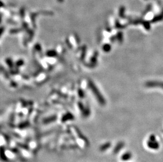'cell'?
Here are the masks:
<instances>
[{
  "instance_id": "6da1fadb",
  "label": "cell",
  "mask_w": 163,
  "mask_h": 162,
  "mask_svg": "<svg viewBox=\"0 0 163 162\" xmlns=\"http://www.w3.org/2000/svg\"><path fill=\"white\" fill-rule=\"evenodd\" d=\"M162 18H163V10L162 11L161 14L160 15H159L157 17L155 18V20H161Z\"/></svg>"
}]
</instances>
